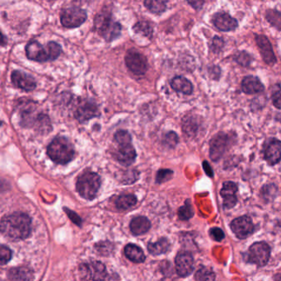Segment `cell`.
Segmentation results:
<instances>
[{
	"mask_svg": "<svg viewBox=\"0 0 281 281\" xmlns=\"http://www.w3.org/2000/svg\"><path fill=\"white\" fill-rule=\"evenodd\" d=\"M265 19L272 27L281 31V12L275 10H268L265 13Z\"/></svg>",
	"mask_w": 281,
	"mask_h": 281,
	"instance_id": "83f0119b",
	"label": "cell"
},
{
	"mask_svg": "<svg viewBox=\"0 0 281 281\" xmlns=\"http://www.w3.org/2000/svg\"><path fill=\"white\" fill-rule=\"evenodd\" d=\"M195 279L198 281L214 280L215 279V274L210 268L202 266L196 271V274H195Z\"/></svg>",
	"mask_w": 281,
	"mask_h": 281,
	"instance_id": "1f68e13d",
	"label": "cell"
},
{
	"mask_svg": "<svg viewBox=\"0 0 281 281\" xmlns=\"http://www.w3.org/2000/svg\"><path fill=\"white\" fill-rule=\"evenodd\" d=\"M115 140L118 145L131 144V136L125 130H119L115 134Z\"/></svg>",
	"mask_w": 281,
	"mask_h": 281,
	"instance_id": "d590c367",
	"label": "cell"
},
{
	"mask_svg": "<svg viewBox=\"0 0 281 281\" xmlns=\"http://www.w3.org/2000/svg\"><path fill=\"white\" fill-rule=\"evenodd\" d=\"M135 33H142L146 37H151L153 35V27L150 22L140 21L136 23L134 27Z\"/></svg>",
	"mask_w": 281,
	"mask_h": 281,
	"instance_id": "d6a6232c",
	"label": "cell"
},
{
	"mask_svg": "<svg viewBox=\"0 0 281 281\" xmlns=\"http://www.w3.org/2000/svg\"><path fill=\"white\" fill-rule=\"evenodd\" d=\"M47 155L56 164H66L74 159V147L68 138L58 136L49 145Z\"/></svg>",
	"mask_w": 281,
	"mask_h": 281,
	"instance_id": "3957f363",
	"label": "cell"
},
{
	"mask_svg": "<svg viewBox=\"0 0 281 281\" xmlns=\"http://www.w3.org/2000/svg\"><path fill=\"white\" fill-rule=\"evenodd\" d=\"M277 193H278V188L274 184L265 185L260 191V196L266 202L273 201L277 196Z\"/></svg>",
	"mask_w": 281,
	"mask_h": 281,
	"instance_id": "f546056e",
	"label": "cell"
},
{
	"mask_svg": "<svg viewBox=\"0 0 281 281\" xmlns=\"http://www.w3.org/2000/svg\"><path fill=\"white\" fill-rule=\"evenodd\" d=\"M124 61L127 68L135 75H144L147 71V59L138 51L134 50L128 51Z\"/></svg>",
	"mask_w": 281,
	"mask_h": 281,
	"instance_id": "52a82bcc",
	"label": "cell"
},
{
	"mask_svg": "<svg viewBox=\"0 0 281 281\" xmlns=\"http://www.w3.org/2000/svg\"><path fill=\"white\" fill-rule=\"evenodd\" d=\"M124 254L127 258L133 262L141 263L146 260V255L140 247L134 244L126 245L124 247Z\"/></svg>",
	"mask_w": 281,
	"mask_h": 281,
	"instance_id": "603a6c76",
	"label": "cell"
},
{
	"mask_svg": "<svg viewBox=\"0 0 281 281\" xmlns=\"http://www.w3.org/2000/svg\"><path fill=\"white\" fill-rule=\"evenodd\" d=\"M242 90L246 94H256L265 90V87L257 77L249 75L242 79Z\"/></svg>",
	"mask_w": 281,
	"mask_h": 281,
	"instance_id": "ffe728a7",
	"label": "cell"
},
{
	"mask_svg": "<svg viewBox=\"0 0 281 281\" xmlns=\"http://www.w3.org/2000/svg\"><path fill=\"white\" fill-rule=\"evenodd\" d=\"M87 19V14L80 8H69L63 12L60 17L62 25L67 28H78Z\"/></svg>",
	"mask_w": 281,
	"mask_h": 281,
	"instance_id": "ba28073f",
	"label": "cell"
},
{
	"mask_svg": "<svg viewBox=\"0 0 281 281\" xmlns=\"http://www.w3.org/2000/svg\"><path fill=\"white\" fill-rule=\"evenodd\" d=\"M171 87L176 92H182L183 94L191 95L193 92V85L191 81L185 77L176 76L171 81Z\"/></svg>",
	"mask_w": 281,
	"mask_h": 281,
	"instance_id": "7402d4cb",
	"label": "cell"
},
{
	"mask_svg": "<svg viewBox=\"0 0 281 281\" xmlns=\"http://www.w3.org/2000/svg\"><path fill=\"white\" fill-rule=\"evenodd\" d=\"M237 185L233 182H225L223 184L220 195L223 198L224 209L230 210L235 206L237 202Z\"/></svg>",
	"mask_w": 281,
	"mask_h": 281,
	"instance_id": "4fadbf2b",
	"label": "cell"
},
{
	"mask_svg": "<svg viewBox=\"0 0 281 281\" xmlns=\"http://www.w3.org/2000/svg\"><path fill=\"white\" fill-rule=\"evenodd\" d=\"M270 256V247L265 242H258L251 245L247 253L248 262L257 266H264L267 264Z\"/></svg>",
	"mask_w": 281,
	"mask_h": 281,
	"instance_id": "8992f818",
	"label": "cell"
},
{
	"mask_svg": "<svg viewBox=\"0 0 281 281\" xmlns=\"http://www.w3.org/2000/svg\"><path fill=\"white\" fill-rule=\"evenodd\" d=\"M99 110L97 106L92 102H86L79 106L75 111V118L81 123L85 122L92 118L99 115Z\"/></svg>",
	"mask_w": 281,
	"mask_h": 281,
	"instance_id": "ac0fdd59",
	"label": "cell"
},
{
	"mask_svg": "<svg viewBox=\"0 0 281 281\" xmlns=\"http://www.w3.org/2000/svg\"><path fill=\"white\" fill-rule=\"evenodd\" d=\"M60 53L61 47L56 42H49L46 46H43L39 42L32 41L26 46V54L28 59L37 62L55 60L60 56Z\"/></svg>",
	"mask_w": 281,
	"mask_h": 281,
	"instance_id": "7a4b0ae2",
	"label": "cell"
},
{
	"mask_svg": "<svg viewBox=\"0 0 281 281\" xmlns=\"http://www.w3.org/2000/svg\"><path fill=\"white\" fill-rule=\"evenodd\" d=\"M274 279H276V280H281V274H278V275L274 277Z\"/></svg>",
	"mask_w": 281,
	"mask_h": 281,
	"instance_id": "bcb514c9",
	"label": "cell"
},
{
	"mask_svg": "<svg viewBox=\"0 0 281 281\" xmlns=\"http://www.w3.org/2000/svg\"><path fill=\"white\" fill-rule=\"evenodd\" d=\"M115 158L120 164L125 166H129L134 161L136 158V152L131 144L119 145Z\"/></svg>",
	"mask_w": 281,
	"mask_h": 281,
	"instance_id": "d6986e66",
	"label": "cell"
},
{
	"mask_svg": "<svg viewBox=\"0 0 281 281\" xmlns=\"http://www.w3.org/2000/svg\"><path fill=\"white\" fill-rule=\"evenodd\" d=\"M137 203V198L134 195H123L116 200L115 205L120 210H129Z\"/></svg>",
	"mask_w": 281,
	"mask_h": 281,
	"instance_id": "4316f807",
	"label": "cell"
},
{
	"mask_svg": "<svg viewBox=\"0 0 281 281\" xmlns=\"http://www.w3.org/2000/svg\"><path fill=\"white\" fill-rule=\"evenodd\" d=\"M129 227L134 235H142L150 230L151 224L146 217L138 216L132 219Z\"/></svg>",
	"mask_w": 281,
	"mask_h": 281,
	"instance_id": "44dd1931",
	"label": "cell"
},
{
	"mask_svg": "<svg viewBox=\"0 0 281 281\" xmlns=\"http://www.w3.org/2000/svg\"><path fill=\"white\" fill-rule=\"evenodd\" d=\"M32 219L28 214L17 212L5 216L1 221L3 235L14 241L26 239L30 235Z\"/></svg>",
	"mask_w": 281,
	"mask_h": 281,
	"instance_id": "6da1fadb",
	"label": "cell"
},
{
	"mask_svg": "<svg viewBox=\"0 0 281 281\" xmlns=\"http://www.w3.org/2000/svg\"><path fill=\"white\" fill-rule=\"evenodd\" d=\"M78 2H83V0H76Z\"/></svg>",
	"mask_w": 281,
	"mask_h": 281,
	"instance_id": "7dc6e473",
	"label": "cell"
},
{
	"mask_svg": "<svg viewBox=\"0 0 281 281\" xmlns=\"http://www.w3.org/2000/svg\"><path fill=\"white\" fill-rule=\"evenodd\" d=\"M94 28L107 42L116 39L121 33L120 23L114 21L111 15L106 13L97 14L95 18Z\"/></svg>",
	"mask_w": 281,
	"mask_h": 281,
	"instance_id": "277c9868",
	"label": "cell"
},
{
	"mask_svg": "<svg viewBox=\"0 0 281 281\" xmlns=\"http://www.w3.org/2000/svg\"><path fill=\"white\" fill-rule=\"evenodd\" d=\"M256 45L258 46L260 56L265 64L269 65H274L276 64L277 60L272 48L271 43L267 37L264 35H255Z\"/></svg>",
	"mask_w": 281,
	"mask_h": 281,
	"instance_id": "8fae6325",
	"label": "cell"
},
{
	"mask_svg": "<svg viewBox=\"0 0 281 281\" xmlns=\"http://www.w3.org/2000/svg\"><path fill=\"white\" fill-rule=\"evenodd\" d=\"M101 186V179L97 173L87 172L79 177L76 187L80 196L87 200H93Z\"/></svg>",
	"mask_w": 281,
	"mask_h": 281,
	"instance_id": "5b68a950",
	"label": "cell"
},
{
	"mask_svg": "<svg viewBox=\"0 0 281 281\" xmlns=\"http://www.w3.org/2000/svg\"><path fill=\"white\" fill-rule=\"evenodd\" d=\"M213 24L218 30L221 32H231L238 27V23L235 19L226 13H217L212 19Z\"/></svg>",
	"mask_w": 281,
	"mask_h": 281,
	"instance_id": "9a60e30c",
	"label": "cell"
},
{
	"mask_svg": "<svg viewBox=\"0 0 281 281\" xmlns=\"http://www.w3.org/2000/svg\"><path fill=\"white\" fill-rule=\"evenodd\" d=\"M225 45L224 39L219 37H214L210 45V50L213 53L219 54L223 50Z\"/></svg>",
	"mask_w": 281,
	"mask_h": 281,
	"instance_id": "74e56055",
	"label": "cell"
},
{
	"mask_svg": "<svg viewBox=\"0 0 281 281\" xmlns=\"http://www.w3.org/2000/svg\"><path fill=\"white\" fill-rule=\"evenodd\" d=\"M170 249V243H169V240L167 238H160L159 241L153 243L150 242L148 244V251H150V253L155 256L158 255H161V254L166 253L169 251Z\"/></svg>",
	"mask_w": 281,
	"mask_h": 281,
	"instance_id": "cb8c5ba5",
	"label": "cell"
},
{
	"mask_svg": "<svg viewBox=\"0 0 281 281\" xmlns=\"http://www.w3.org/2000/svg\"><path fill=\"white\" fill-rule=\"evenodd\" d=\"M203 168H204L205 173L210 178H212L213 176H214V172H213L211 167H210V164H208L207 162L204 161V163H203Z\"/></svg>",
	"mask_w": 281,
	"mask_h": 281,
	"instance_id": "f6af8a7d",
	"label": "cell"
},
{
	"mask_svg": "<svg viewBox=\"0 0 281 281\" xmlns=\"http://www.w3.org/2000/svg\"><path fill=\"white\" fill-rule=\"evenodd\" d=\"M210 234L213 239L215 240L216 242H221L222 240L225 237L224 231L219 228H211L210 230Z\"/></svg>",
	"mask_w": 281,
	"mask_h": 281,
	"instance_id": "60d3db41",
	"label": "cell"
},
{
	"mask_svg": "<svg viewBox=\"0 0 281 281\" xmlns=\"http://www.w3.org/2000/svg\"><path fill=\"white\" fill-rule=\"evenodd\" d=\"M175 265L176 270L179 276H188L194 270L193 256L190 252L182 251L176 257Z\"/></svg>",
	"mask_w": 281,
	"mask_h": 281,
	"instance_id": "7c38bea8",
	"label": "cell"
},
{
	"mask_svg": "<svg viewBox=\"0 0 281 281\" xmlns=\"http://www.w3.org/2000/svg\"><path fill=\"white\" fill-rule=\"evenodd\" d=\"M195 212H194L193 207L191 205L190 200H187L185 203V205L178 210V217L181 220L187 221L191 219L194 216Z\"/></svg>",
	"mask_w": 281,
	"mask_h": 281,
	"instance_id": "4dcf8cb0",
	"label": "cell"
},
{
	"mask_svg": "<svg viewBox=\"0 0 281 281\" xmlns=\"http://www.w3.org/2000/svg\"><path fill=\"white\" fill-rule=\"evenodd\" d=\"M173 172L170 169H161L158 172L157 176H156V182L157 183H164V182H168L173 178Z\"/></svg>",
	"mask_w": 281,
	"mask_h": 281,
	"instance_id": "8d00e7d4",
	"label": "cell"
},
{
	"mask_svg": "<svg viewBox=\"0 0 281 281\" xmlns=\"http://www.w3.org/2000/svg\"><path fill=\"white\" fill-rule=\"evenodd\" d=\"M230 143L229 137L224 132H220L214 136L210 144V156L213 161H219L228 150Z\"/></svg>",
	"mask_w": 281,
	"mask_h": 281,
	"instance_id": "9c48e42d",
	"label": "cell"
},
{
	"mask_svg": "<svg viewBox=\"0 0 281 281\" xmlns=\"http://www.w3.org/2000/svg\"><path fill=\"white\" fill-rule=\"evenodd\" d=\"M199 124H197L196 119L195 117H187L183 120V130L186 132L187 134L192 135L196 133V130L198 129Z\"/></svg>",
	"mask_w": 281,
	"mask_h": 281,
	"instance_id": "836d02e7",
	"label": "cell"
},
{
	"mask_svg": "<svg viewBox=\"0 0 281 281\" xmlns=\"http://www.w3.org/2000/svg\"><path fill=\"white\" fill-rule=\"evenodd\" d=\"M12 83L17 88H21L23 90L33 91L37 87V83L30 74H26L24 72L15 70L12 73Z\"/></svg>",
	"mask_w": 281,
	"mask_h": 281,
	"instance_id": "5bb4252c",
	"label": "cell"
},
{
	"mask_svg": "<svg viewBox=\"0 0 281 281\" xmlns=\"http://www.w3.org/2000/svg\"><path fill=\"white\" fill-rule=\"evenodd\" d=\"M169 1V0H145V5L150 12L160 14L166 10Z\"/></svg>",
	"mask_w": 281,
	"mask_h": 281,
	"instance_id": "484cf974",
	"label": "cell"
},
{
	"mask_svg": "<svg viewBox=\"0 0 281 281\" xmlns=\"http://www.w3.org/2000/svg\"><path fill=\"white\" fill-rule=\"evenodd\" d=\"M230 227L233 233H235V235L240 239H245L251 235L255 228L251 218L247 215L233 219Z\"/></svg>",
	"mask_w": 281,
	"mask_h": 281,
	"instance_id": "30bf717a",
	"label": "cell"
},
{
	"mask_svg": "<svg viewBox=\"0 0 281 281\" xmlns=\"http://www.w3.org/2000/svg\"><path fill=\"white\" fill-rule=\"evenodd\" d=\"M65 211L67 213L69 219H71L72 221L74 222V224H76L77 225L79 226L81 225V219L75 213L73 212L71 210H69L68 208H65Z\"/></svg>",
	"mask_w": 281,
	"mask_h": 281,
	"instance_id": "7bdbcfd3",
	"label": "cell"
},
{
	"mask_svg": "<svg viewBox=\"0 0 281 281\" xmlns=\"http://www.w3.org/2000/svg\"><path fill=\"white\" fill-rule=\"evenodd\" d=\"M271 99L273 105L276 108L281 109V86L279 84H275L273 86Z\"/></svg>",
	"mask_w": 281,
	"mask_h": 281,
	"instance_id": "e575fe53",
	"label": "cell"
},
{
	"mask_svg": "<svg viewBox=\"0 0 281 281\" xmlns=\"http://www.w3.org/2000/svg\"><path fill=\"white\" fill-rule=\"evenodd\" d=\"M12 258V251L9 247L2 245L0 248V261L1 265L7 264Z\"/></svg>",
	"mask_w": 281,
	"mask_h": 281,
	"instance_id": "f35d334b",
	"label": "cell"
},
{
	"mask_svg": "<svg viewBox=\"0 0 281 281\" xmlns=\"http://www.w3.org/2000/svg\"><path fill=\"white\" fill-rule=\"evenodd\" d=\"M9 278L13 280H31L33 279V271L26 267L13 268L9 272Z\"/></svg>",
	"mask_w": 281,
	"mask_h": 281,
	"instance_id": "d4e9b609",
	"label": "cell"
},
{
	"mask_svg": "<svg viewBox=\"0 0 281 281\" xmlns=\"http://www.w3.org/2000/svg\"><path fill=\"white\" fill-rule=\"evenodd\" d=\"M234 61L242 67H248L253 61V57L247 51H237L233 56Z\"/></svg>",
	"mask_w": 281,
	"mask_h": 281,
	"instance_id": "f1b7e54d",
	"label": "cell"
},
{
	"mask_svg": "<svg viewBox=\"0 0 281 281\" xmlns=\"http://www.w3.org/2000/svg\"><path fill=\"white\" fill-rule=\"evenodd\" d=\"M84 274L83 279H105L107 275L106 267L99 261H92L81 267Z\"/></svg>",
	"mask_w": 281,
	"mask_h": 281,
	"instance_id": "2e32d148",
	"label": "cell"
},
{
	"mask_svg": "<svg viewBox=\"0 0 281 281\" xmlns=\"http://www.w3.org/2000/svg\"><path fill=\"white\" fill-rule=\"evenodd\" d=\"M208 72H209L210 78L214 80H219V78L221 76V69L218 65H214V66L209 68Z\"/></svg>",
	"mask_w": 281,
	"mask_h": 281,
	"instance_id": "b9f144b4",
	"label": "cell"
},
{
	"mask_svg": "<svg viewBox=\"0 0 281 281\" xmlns=\"http://www.w3.org/2000/svg\"><path fill=\"white\" fill-rule=\"evenodd\" d=\"M187 1L191 7L196 10H201L205 5V0H187Z\"/></svg>",
	"mask_w": 281,
	"mask_h": 281,
	"instance_id": "ee69618b",
	"label": "cell"
},
{
	"mask_svg": "<svg viewBox=\"0 0 281 281\" xmlns=\"http://www.w3.org/2000/svg\"><path fill=\"white\" fill-rule=\"evenodd\" d=\"M265 159L270 165H275L281 160V141L270 138L265 150Z\"/></svg>",
	"mask_w": 281,
	"mask_h": 281,
	"instance_id": "e0dca14e",
	"label": "cell"
},
{
	"mask_svg": "<svg viewBox=\"0 0 281 281\" xmlns=\"http://www.w3.org/2000/svg\"><path fill=\"white\" fill-rule=\"evenodd\" d=\"M179 138L178 134L175 132L171 131L165 135L164 138V143L169 148H174L178 144Z\"/></svg>",
	"mask_w": 281,
	"mask_h": 281,
	"instance_id": "ab89813d",
	"label": "cell"
}]
</instances>
